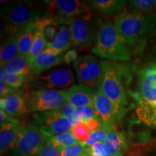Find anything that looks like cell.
Masks as SVG:
<instances>
[{"label": "cell", "mask_w": 156, "mask_h": 156, "mask_svg": "<svg viewBox=\"0 0 156 156\" xmlns=\"http://www.w3.org/2000/svg\"><path fill=\"white\" fill-rule=\"evenodd\" d=\"M47 6L48 17L58 24L67 25L68 22L80 17L93 14V10L85 1L77 0H52L44 1Z\"/></svg>", "instance_id": "8992f818"}, {"label": "cell", "mask_w": 156, "mask_h": 156, "mask_svg": "<svg viewBox=\"0 0 156 156\" xmlns=\"http://www.w3.org/2000/svg\"><path fill=\"white\" fill-rule=\"evenodd\" d=\"M136 118L145 125L151 128H156V103L151 108L136 116Z\"/></svg>", "instance_id": "83f0119b"}, {"label": "cell", "mask_w": 156, "mask_h": 156, "mask_svg": "<svg viewBox=\"0 0 156 156\" xmlns=\"http://www.w3.org/2000/svg\"><path fill=\"white\" fill-rule=\"evenodd\" d=\"M92 52L101 58L112 61H128L131 57V50L114 22L107 20L101 27Z\"/></svg>", "instance_id": "7a4b0ae2"}, {"label": "cell", "mask_w": 156, "mask_h": 156, "mask_svg": "<svg viewBox=\"0 0 156 156\" xmlns=\"http://www.w3.org/2000/svg\"><path fill=\"white\" fill-rule=\"evenodd\" d=\"M73 66L80 85L94 91L101 86L102 67L95 56L86 54L78 57L73 62Z\"/></svg>", "instance_id": "30bf717a"}, {"label": "cell", "mask_w": 156, "mask_h": 156, "mask_svg": "<svg viewBox=\"0 0 156 156\" xmlns=\"http://www.w3.org/2000/svg\"><path fill=\"white\" fill-rule=\"evenodd\" d=\"M17 40H18V36L16 34L9 36L2 44L1 51H0L1 65L10 62L13 58L20 55Z\"/></svg>", "instance_id": "7402d4cb"}, {"label": "cell", "mask_w": 156, "mask_h": 156, "mask_svg": "<svg viewBox=\"0 0 156 156\" xmlns=\"http://www.w3.org/2000/svg\"><path fill=\"white\" fill-rule=\"evenodd\" d=\"M126 9L130 12L139 14H151L156 12V0L128 1Z\"/></svg>", "instance_id": "cb8c5ba5"}, {"label": "cell", "mask_w": 156, "mask_h": 156, "mask_svg": "<svg viewBox=\"0 0 156 156\" xmlns=\"http://www.w3.org/2000/svg\"><path fill=\"white\" fill-rule=\"evenodd\" d=\"M77 58V52L75 50H71L67 52V54L64 56V61H65L67 63H69L72 61L75 62Z\"/></svg>", "instance_id": "8d00e7d4"}, {"label": "cell", "mask_w": 156, "mask_h": 156, "mask_svg": "<svg viewBox=\"0 0 156 156\" xmlns=\"http://www.w3.org/2000/svg\"><path fill=\"white\" fill-rule=\"evenodd\" d=\"M95 106L100 115L103 125L114 126L115 121L119 119L118 114L114 104L103 93L101 87L95 90Z\"/></svg>", "instance_id": "5bb4252c"}, {"label": "cell", "mask_w": 156, "mask_h": 156, "mask_svg": "<svg viewBox=\"0 0 156 156\" xmlns=\"http://www.w3.org/2000/svg\"><path fill=\"white\" fill-rule=\"evenodd\" d=\"M103 143L112 156H123L127 148L125 136L122 132L117 131L114 126L108 129Z\"/></svg>", "instance_id": "ffe728a7"}, {"label": "cell", "mask_w": 156, "mask_h": 156, "mask_svg": "<svg viewBox=\"0 0 156 156\" xmlns=\"http://www.w3.org/2000/svg\"><path fill=\"white\" fill-rule=\"evenodd\" d=\"M74 46L71 30L67 25L59 26L56 38L51 44H47L44 51L56 55H62Z\"/></svg>", "instance_id": "d6986e66"}, {"label": "cell", "mask_w": 156, "mask_h": 156, "mask_svg": "<svg viewBox=\"0 0 156 156\" xmlns=\"http://www.w3.org/2000/svg\"><path fill=\"white\" fill-rule=\"evenodd\" d=\"M31 78L32 77L26 75L8 73L5 69L0 68V81L15 88L19 89Z\"/></svg>", "instance_id": "484cf974"}, {"label": "cell", "mask_w": 156, "mask_h": 156, "mask_svg": "<svg viewBox=\"0 0 156 156\" xmlns=\"http://www.w3.org/2000/svg\"><path fill=\"white\" fill-rule=\"evenodd\" d=\"M100 17L93 14L74 19L67 23L69 27L74 46L88 47L96 39L103 25Z\"/></svg>", "instance_id": "ba28073f"}, {"label": "cell", "mask_w": 156, "mask_h": 156, "mask_svg": "<svg viewBox=\"0 0 156 156\" xmlns=\"http://www.w3.org/2000/svg\"><path fill=\"white\" fill-rule=\"evenodd\" d=\"M77 116L82 122H86L93 118H100V115L95 107L85 106L76 108Z\"/></svg>", "instance_id": "4dcf8cb0"}, {"label": "cell", "mask_w": 156, "mask_h": 156, "mask_svg": "<svg viewBox=\"0 0 156 156\" xmlns=\"http://www.w3.org/2000/svg\"><path fill=\"white\" fill-rule=\"evenodd\" d=\"M37 29L38 26L36 22L17 33L18 36L17 45H18L20 55L26 56L28 57L36 36Z\"/></svg>", "instance_id": "44dd1931"}, {"label": "cell", "mask_w": 156, "mask_h": 156, "mask_svg": "<svg viewBox=\"0 0 156 156\" xmlns=\"http://www.w3.org/2000/svg\"><path fill=\"white\" fill-rule=\"evenodd\" d=\"M87 148H88L87 155L88 153H93L98 156H112L103 142H98Z\"/></svg>", "instance_id": "d6a6232c"}, {"label": "cell", "mask_w": 156, "mask_h": 156, "mask_svg": "<svg viewBox=\"0 0 156 156\" xmlns=\"http://www.w3.org/2000/svg\"><path fill=\"white\" fill-rule=\"evenodd\" d=\"M1 68L8 73L23 75L32 77L29 69V60L26 56L19 55L10 62L1 65Z\"/></svg>", "instance_id": "603a6c76"}, {"label": "cell", "mask_w": 156, "mask_h": 156, "mask_svg": "<svg viewBox=\"0 0 156 156\" xmlns=\"http://www.w3.org/2000/svg\"><path fill=\"white\" fill-rule=\"evenodd\" d=\"M67 102L75 108L95 107V91L82 85H75L66 89Z\"/></svg>", "instance_id": "4fadbf2b"}, {"label": "cell", "mask_w": 156, "mask_h": 156, "mask_svg": "<svg viewBox=\"0 0 156 156\" xmlns=\"http://www.w3.org/2000/svg\"><path fill=\"white\" fill-rule=\"evenodd\" d=\"M85 2L93 11L104 17H116L126 8L127 3L124 0H90Z\"/></svg>", "instance_id": "2e32d148"}, {"label": "cell", "mask_w": 156, "mask_h": 156, "mask_svg": "<svg viewBox=\"0 0 156 156\" xmlns=\"http://www.w3.org/2000/svg\"><path fill=\"white\" fill-rule=\"evenodd\" d=\"M18 90L19 89L12 87L10 85L0 81V98H5L13 93L17 92Z\"/></svg>", "instance_id": "e575fe53"}, {"label": "cell", "mask_w": 156, "mask_h": 156, "mask_svg": "<svg viewBox=\"0 0 156 156\" xmlns=\"http://www.w3.org/2000/svg\"><path fill=\"white\" fill-rule=\"evenodd\" d=\"M63 61V55H56L44 51L41 54L29 61V69L32 75H39L46 69L62 63Z\"/></svg>", "instance_id": "ac0fdd59"}, {"label": "cell", "mask_w": 156, "mask_h": 156, "mask_svg": "<svg viewBox=\"0 0 156 156\" xmlns=\"http://www.w3.org/2000/svg\"><path fill=\"white\" fill-rule=\"evenodd\" d=\"M35 125L47 138L62 132L71 131L73 124L57 110L35 113L32 115Z\"/></svg>", "instance_id": "8fae6325"}, {"label": "cell", "mask_w": 156, "mask_h": 156, "mask_svg": "<svg viewBox=\"0 0 156 156\" xmlns=\"http://www.w3.org/2000/svg\"><path fill=\"white\" fill-rule=\"evenodd\" d=\"M48 140L47 136L35 124L20 126L12 152L15 156H38Z\"/></svg>", "instance_id": "52a82bcc"}, {"label": "cell", "mask_w": 156, "mask_h": 156, "mask_svg": "<svg viewBox=\"0 0 156 156\" xmlns=\"http://www.w3.org/2000/svg\"><path fill=\"white\" fill-rule=\"evenodd\" d=\"M75 77L69 69H58L45 75L34 76L30 79V86L37 90L69 88L75 85Z\"/></svg>", "instance_id": "7c38bea8"}, {"label": "cell", "mask_w": 156, "mask_h": 156, "mask_svg": "<svg viewBox=\"0 0 156 156\" xmlns=\"http://www.w3.org/2000/svg\"><path fill=\"white\" fill-rule=\"evenodd\" d=\"M101 88L103 93L112 101L116 108L119 119H121L127 106V100L123 81V69L116 62L101 61Z\"/></svg>", "instance_id": "277c9868"}, {"label": "cell", "mask_w": 156, "mask_h": 156, "mask_svg": "<svg viewBox=\"0 0 156 156\" xmlns=\"http://www.w3.org/2000/svg\"><path fill=\"white\" fill-rule=\"evenodd\" d=\"M114 23L129 49H142L156 26V12L139 14L126 8L115 17Z\"/></svg>", "instance_id": "6da1fadb"}, {"label": "cell", "mask_w": 156, "mask_h": 156, "mask_svg": "<svg viewBox=\"0 0 156 156\" xmlns=\"http://www.w3.org/2000/svg\"><path fill=\"white\" fill-rule=\"evenodd\" d=\"M134 97L136 116L156 103V58L140 70Z\"/></svg>", "instance_id": "5b68a950"}, {"label": "cell", "mask_w": 156, "mask_h": 156, "mask_svg": "<svg viewBox=\"0 0 156 156\" xmlns=\"http://www.w3.org/2000/svg\"><path fill=\"white\" fill-rule=\"evenodd\" d=\"M67 103L66 90H32L28 95V113L58 110Z\"/></svg>", "instance_id": "9c48e42d"}, {"label": "cell", "mask_w": 156, "mask_h": 156, "mask_svg": "<svg viewBox=\"0 0 156 156\" xmlns=\"http://www.w3.org/2000/svg\"><path fill=\"white\" fill-rule=\"evenodd\" d=\"M71 132L74 134V136L77 138V140H79L80 142H83V143H85L88 140L91 134L90 130L85 124V122H82V121L77 123V124H73Z\"/></svg>", "instance_id": "4316f807"}, {"label": "cell", "mask_w": 156, "mask_h": 156, "mask_svg": "<svg viewBox=\"0 0 156 156\" xmlns=\"http://www.w3.org/2000/svg\"><path fill=\"white\" fill-rule=\"evenodd\" d=\"M80 156H89V155H87V154H84V155H80Z\"/></svg>", "instance_id": "f35d334b"}, {"label": "cell", "mask_w": 156, "mask_h": 156, "mask_svg": "<svg viewBox=\"0 0 156 156\" xmlns=\"http://www.w3.org/2000/svg\"><path fill=\"white\" fill-rule=\"evenodd\" d=\"M85 124H86L87 127L91 132L95 131V130L98 129L103 126L102 121L100 118H93L90 119L85 122Z\"/></svg>", "instance_id": "d590c367"}, {"label": "cell", "mask_w": 156, "mask_h": 156, "mask_svg": "<svg viewBox=\"0 0 156 156\" xmlns=\"http://www.w3.org/2000/svg\"><path fill=\"white\" fill-rule=\"evenodd\" d=\"M47 141L51 145L56 148H58L59 150L73 145L80 142L74 136L71 131L62 132V133L51 136L50 138H48Z\"/></svg>", "instance_id": "d4e9b609"}, {"label": "cell", "mask_w": 156, "mask_h": 156, "mask_svg": "<svg viewBox=\"0 0 156 156\" xmlns=\"http://www.w3.org/2000/svg\"><path fill=\"white\" fill-rule=\"evenodd\" d=\"M111 126H103L98 129L91 132L88 140L85 142V145L87 147H90L91 146L98 143V142H103L107 134V132L108 131V129Z\"/></svg>", "instance_id": "f1b7e54d"}, {"label": "cell", "mask_w": 156, "mask_h": 156, "mask_svg": "<svg viewBox=\"0 0 156 156\" xmlns=\"http://www.w3.org/2000/svg\"><path fill=\"white\" fill-rule=\"evenodd\" d=\"M38 156H61V150L54 147L46 141Z\"/></svg>", "instance_id": "836d02e7"}, {"label": "cell", "mask_w": 156, "mask_h": 156, "mask_svg": "<svg viewBox=\"0 0 156 156\" xmlns=\"http://www.w3.org/2000/svg\"><path fill=\"white\" fill-rule=\"evenodd\" d=\"M88 148L82 142L61 150V156H80L87 154Z\"/></svg>", "instance_id": "f546056e"}, {"label": "cell", "mask_w": 156, "mask_h": 156, "mask_svg": "<svg viewBox=\"0 0 156 156\" xmlns=\"http://www.w3.org/2000/svg\"><path fill=\"white\" fill-rule=\"evenodd\" d=\"M20 126V122L12 118L9 122L0 126V153L2 155L13 150Z\"/></svg>", "instance_id": "e0dca14e"}, {"label": "cell", "mask_w": 156, "mask_h": 156, "mask_svg": "<svg viewBox=\"0 0 156 156\" xmlns=\"http://www.w3.org/2000/svg\"><path fill=\"white\" fill-rule=\"evenodd\" d=\"M57 111L61 113L65 118H67L73 124H75L80 122V119L77 116V112H76V108L67 102L64 103Z\"/></svg>", "instance_id": "1f68e13d"}, {"label": "cell", "mask_w": 156, "mask_h": 156, "mask_svg": "<svg viewBox=\"0 0 156 156\" xmlns=\"http://www.w3.org/2000/svg\"><path fill=\"white\" fill-rule=\"evenodd\" d=\"M44 17H48L47 7L44 9L36 3L27 2L13 3L3 12L4 32L12 36Z\"/></svg>", "instance_id": "3957f363"}, {"label": "cell", "mask_w": 156, "mask_h": 156, "mask_svg": "<svg viewBox=\"0 0 156 156\" xmlns=\"http://www.w3.org/2000/svg\"><path fill=\"white\" fill-rule=\"evenodd\" d=\"M12 119V117L9 116L3 110H0V126H3L6 123L9 122Z\"/></svg>", "instance_id": "74e56055"}, {"label": "cell", "mask_w": 156, "mask_h": 156, "mask_svg": "<svg viewBox=\"0 0 156 156\" xmlns=\"http://www.w3.org/2000/svg\"><path fill=\"white\" fill-rule=\"evenodd\" d=\"M28 96L20 90L13 93L5 98L0 99V107L10 116H19L28 112L27 108Z\"/></svg>", "instance_id": "9a60e30c"}]
</instances>
